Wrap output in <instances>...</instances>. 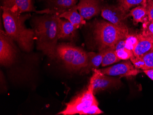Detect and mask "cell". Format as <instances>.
<instances>
[{
	"label": "cell",
	"instance_id": "1",
	"mask_svg": "<svg viewBox=\"0 0 153 115\" xmlns=\"http://www.w3.org/2000/svg\"><path fill=\"white\" fill-rule=\"evenodd\" d=\"M59 18L56 14H45L36 17L33 21L37 49L51 59L56 57Z\"/></svg>",
	"mask_w": 153,
	"mask_h": 115
},
{
	"label": "cell",
	"instance_id": "3",
	"mask_svg": "<svg viewBox=\"0 0 153 115\" xmlns=\"http://www.w3.org/2000/svg\"><path fill=\"white\" fill-rule=\"evenodd\" d=\"M94 36L99 51L111 48L115 49L118 42L126 39L128 30H124L109 22L98 21L94 25Z\"/></svg>",
	"mask_w": 153,
	"mask_h": 115
},
{
	"label": "cell",
	"instance_id": "24",
	"mask_svg": "<svg viewBox=\"0 0 153 115\" xmlns=\"http://www.w3.org/2000/svg\"><path fill=\"white\" fill-rule=\"evenodd\" d=\"M99 104H95L88 109L83 111L81 115H99L103 113V111L100 109L98 106Z\"/></svg>",
	"mask_w": 153,
	"mask_h": 115
},
{
	"label": "cell",
	"instance_id": "18",
	"mask_svg": "<svg viewBox=\"0 0 153 115\" xmlns=\"http://www.w3.org/2000/svg\"><path fill=\"white\" fill-rule=\"evenodd\" d=\"M117 6L123 11L128 13L130 9L137 5L146 6L148 0H116Z\"/></svg>",
	"mask_w": 153,
	"mask_h": 115
},
{
	"label": "cell",
	"instance_id": "20",
	"mask_svg": "<svg viewBox=\"0 0 153 115\" xmlns=\"http://www.w3.org/2000/svg\"><path fill=\"white\" fill-rule=\"evenodd\" d=\"M125 48L133 52L138 43V36L137 35L135 36V35L129 34L126 37V39H125Z\"/></svg>",
	"mask_w": 153,
	"mask_h": 115
},
{
	"label": "cell",
	"instance_id": "14",
	"mask_svg": "<svg viewBox=\"0 0 153 115\" xmlns=\"http://www.w3.org/2000/svg\"><path fill=\"white\" fill-rule=\"evenodd\" d=\"M59 18L66 19L69 21L75 27L78 29L86 23L85 19L80 15L77 8L76 5L69 10L60 14Z\"/></svg>",
	"mask_w": 153,
	"mask_h": 115
},
{
	"label": "cell",
	"instance_id": "8",
	"mask_svg": "<svg viewBox=\"0 0 153 115\" xmlns=\"http://www.w3.org/2000/svg\"><path fill=\"white\" fill-rule=\"evenodd\" d=\"M101 15L105 19L116 26L124 30H128L125 21L128 18V13L118 6H106L102 7Z\"/></svg>",
	"mask_w": 153,
	"mask_h": 115
},
{
	"label": "cell",
	"instance_id": "4",
	"mask_svg": "<svg viewBox=\"0 0 153 115\" xmlns=\"http://www.w3.org/2000/svg\"><path fill=\"white\" fill-rule=\"evenodd\" d=\"M56 55V57L60 59L69 70L81 71L87 65V52L72 45L66 43L58 45Z\"/></svg>",
	"mask_w": 153,
	"mask_h": 115
},
{
	"label": "cell",
	"instance_id": "28",
	"mask_svg": "<svg viewBox=\"0 0 153 115\" xmlns=\"http://www.w3.org/2000/svg\"><path fill=\"white\" fill-rule=\"evenodd\" d=\"M143 72L145 73V74H146L149 79L153 80V69L143 70Z\"/></svg>",
	"mask_w": 153,
	"mask_h": 115
},
{
	"label": "cell",
	"instance_id": "30",
	"mask_svg": "<svg viewBox=\"0 0 153 115\" xmlns=\"http://www.w3.org/2000/svg\"></svg>",
	"mask_w": 153,
	"mask_h": 115
},
{
	"label": "cell",
	"instance_id": "15",
	"mask_svg": "<svg viewBox=\"0 0 153 115\" xmlns=\"http://www.w3.org/2000/svg\"><path fill=\"white\" fill-rule=\"evenodd\" d=\"M78 0H51L49 9L52 14L59 15L76 5Z\"/></svg>",
	"mask_w": 153,
	"mask_h": 115
},
{
	"label": "cell",
	"instance_id": "11",
	"mask_svg": "<svg viewBox=\"0 0 153 115\" xmlns=\"http://www.w3.org/2000/svg\"><path fill=\"white\" fill-rule=\"evenodd\" d=\"M103 1V0H80L76 8L84 19H89L101 12Z\"/></svg>",
	"mask_w": 153,
	"mask_h": 115
},
{
	"label": "cell",
	"instance_id": "25",
	"mask_svg": "<svg viewBox=\"0 0 153 115\" xmlns=\"http://www.w3.org/2000/svg\"><path fill=\"white\" fill-rule=\"evenodd\" d=\"M149 21H153V0H148L146 5Z\"/></svg>",
	"mask_w": 153,
	"mask_h": 115
},
{
	"label": "cell",
	"instance_id": "10",
	"mask_svg": "<svg viewBox=\"0 0 153 115\" xmlns=\"http://www.w3.org/2000/svg\"><path fill=\"white\" fill-rule=\"evenodd\" d=\"M104 74L111 76H135L141 71L136 69L129 61L123 62L111 67L103 69H98Z\"/></svg>",
	"mask_w": 153,
	"mask_h": 115
},
{
	"label": "cell",
	"instance_id": "22",
	"mask_svg": "<svg viewBox=\"0 0 153 115\" xmlns=\"http://www.w3.org/2000/svg\"><path fill=\"white\" fill-rule=\"evenodd\" d=\"M115 52L117 57L120 60H128L130 59L134 56L133 51L126 48L118 50H115Z\"/></svg>",
	"mask_w": 153,
	"mask_h": 115
},
{
	"label": "cell",
	"instance_id": "12",
	"mask_svg": "<svg viewBox=\"0 0 153 115\" xmlns=\"http://www.w3.org/2000/svg\"><path fill=\"white\" fill-rule=\"evenodd\" d=\"M76 30L68 20L59 18L58 39L73 40L75 37Z\"/></svg>",
	"mask_w": 153,
	"mask_h": 115
},
{
	"label": "cell",
	"instance_id": "26",
	"mask_svg": "<svg viewBox=\"0 0 153 115\" xmlns=\"http://www.w3.org/2000/svg\"><path fill=\"white\" fill-rule=\"evenodd\" d=\"M141 34L143 36L153 35V21H150L147 24Z\"/></svg>",
	"mask_w": 153,
	"mask_h": 115
},
{
	"label": "cell",
	"instance_id": "23",
	"mask_svg": "<svg viewBox=\"0 0 153 115\" xmlns=\"http://www.w3.org/2000/svg\"><path fill=\"white\" fill-rule=\"evenodd\" d=\"M130 60L136 69L144 70L145 62L141 56H135L134 55L130 58Z\"/></svg>",
	"mask_w": 153,
	"mask_h": 115
},
{
	"label": "cell",
	"instance_id": "17",
	"mask_svg": "<svg viewBox=\"0 0 153 115\" xmlns=\"http://www.w3.org/2000/svg\"><path fill=\"white\" fill-rule=\"evenodd\" d=\"M128 17L131 16L133 18V21L134 24H138L139 23H145L147 22L148 19V17L147 10L146 8V6H138L137 7L131 9L130 11Z\"/></svg>",
	"mask_w": 153,
	"mask_h": 115
},
{
	"label": "cell",
	"instance_id": "2",
	"mask_svg": "<svg viewBox=\"0 0 153 115\" xmlns=\"http://www.w3.org/2000/svg\"><path fill=\"white\" fill-rule=\"evenodd\" d=\"M2 19L5 32L14 42H16L21 49L30 52L33 48L35 40L33 29H28L25 25L30 14H23L1 7Z\"/></svg>",
	"mask_w": 153,
	"mask_h": 115
},
{
	"label": "cell",
	"instance_id": "16",
	"mask_svg": "<svg viewBox=\"0 0 153 115\" xmlns=\"http://www.w3.org/2000/svg\"><path fill=\"white\" fill-rule=\"evenodd\" d=\"M138 42L133 51L135 56H141L145 53L153 50V43L148 39L143 37L141 33L137 35Z\"/></svg>",
	"mask_w": 153,
	"mask_h": 115
},
{
	"label": "cell",
	"instance_id": "19",
	"mask_svg": "<svg viewBox=\"0 0 153 115\" xmlns=\"http://www.w3.org/2000/svg\"><path fill=\"white\" fill-rule=\"evenodd\" d=\"M120 60L117 57L114 49H107L103 56L101 66L106 67L111 64L118 62Z\"/></svg>",
	"mask_w": 153,
	"mask_h": 115
},
{
	"label": "cell",
	"instance_id": "13",
	"mask_svg": "<svg viewBox=\"0 0 153 115\" xmlns=\"http://www.w3.org/2000/svg\"><path fill=\"white\" fill-rule=\"evenodd\" d=\"M106 49L99 51L98 53L93 52H87L88 64L86 67L81 70V73H88L93 69H98L99 67L102 63L103 56Z\"/></svg>",
	"mask_w": 153,
	"mask_h": 115
},
{
	"label": "cell",
	"instance_id": "5",
	"mask_svg": "<svg viewBox=\"0 0 153 115\" xmlns=\"http://www.w3.org/2000/svg\"><path fill=\"white\" fill-rule=\"evenodd\" d=\"M95 104H99L89 85L87 89L66 104V107L59 115H81L82 113Z\"/></svg>",
	"mask_w": 153,
	"mask_h": 115
},
{
	"label": "cell",
	"instance_id": "29",
	"mask_svg": "<svg viewBox=\"0 0 153 115\" xmlns=\"http://www.w3.org/2000/svg\"><path fill=\"white\" fill-rule=\"evenodd\" d=\"M143 37L146 39H148L150 42L153 43V35H149V36H143Z\"/></svg>",
	"mask_w": 153,
	"mask_h": 115
},
{
	"label": "cell",
	"instance_id": "6",
	"mask_svg": "<svg viewBox=\"0 0 153 115\" xmlns=\"http://www.w3.org/2000/svg\"><path fill=\"white\" fill-rule=\"evenodd\" d=\"M13 40L5 31H0V63L2 66H8L13 63L17 53Z\"/></svg>",
	"mask_w": 153,
	"mask_h": 115
},
{
	"label": "cell",
	"instance_id": "21",
	"mask_svg": "<svg viewBox=\"0 0 153 115\" xmlns=\"http://www.w3.org/2000/svg\"><path fill=\"white\" fill-rule=\"evenodd\" d=\"M145 62L144 70L153 68V50L148 51L141 56Z\"/></svg>",
	"mask_w": 153,
	"mask_h": 115
},
{
	"label": "cell",
	"instance_id": "9",
	"mask_svg": "<svg viewBox=\"0 0 153 115\" xmlns=\"http://www.w3.org/2000/svg\"><path fill=\"white\" fill-rule=\"evenodd\" d=\"M1 7L20 13L35 12L39 14H52L51 11L49 8L41 11L36 10L32 0H2Z\"/></svg>",
	"mask_w": 153,
	"mask_h": 115
},
{
	"label": "cell",
	"instance_id": "7",
	"mask_svg": "<svg viewBox=\"0 0 153 115\" xmlns=\"http://www.w3.org/2000/svg\"><path fill=\"white\" fill-rule=\"evenodd\" d=\"M93 71L94 73L90 78L88 85L94 96L101 91L116 87L121 83L119 79L104 74L98 69H93Z\"/></svg>",
	"mask_w": 153,
	"mask_h": 115
},
{
	"label": "cell",
	"instance_id": "27",
	"mask_svg": "<svg viewBox=\"0 0 153 115\" xmlns=\"http://www.w3.org/2000/svg\"><path fill=\"white\" fill-rule=\"evenodd\" d=\"M125 39H122L118 42L115 46V50H118L125 48Z\"/></svg>",
	"mask_w": 153,
	"mask_h": 115
}]
</instances>
